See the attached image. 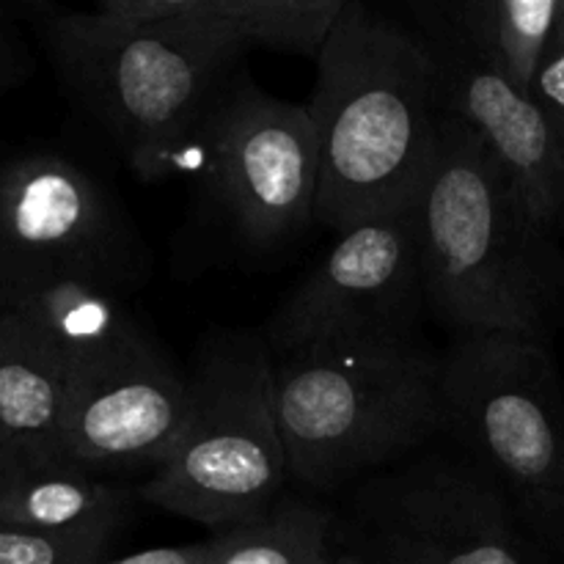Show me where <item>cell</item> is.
<instances>
[{
  "instance_id": "1",
  "label": "cell",
  "mask_w": 564,
  "mask_h": 564,
  "mask_svg": "<svg viewBox=\"0 0 564 564\" xmlns=\"http://www.w3.org/2000/svg\"><path fill=\"white\" fill-rule=\"evenodd\" d=\"M319 141L314 220L345 231L416 207L435 163L444 110L422 33L347 0L317 58Z\"/></svg>"
},
{
  "instance_id": "2",
  "label": "cell",
  "mask_w": 564,
  "mask_h": 564,
  "mask_svg": "<svg viewBox=\"0 0 564 564\" xmlns=\"http://www.w3.org/2000/svg\"><path fill=\"white\" fill-rule=\"evenodd\" d=\"M427 312L452 339L549 345L564 323V257L529 215L499 160L444 113L416 204Z\"/></svg>"
},
{
  "instance_id": "3",
  "label": "cell",
  "mask_w": 564,
  "mask_h": 564,
  "mask_svg": "<svg viewBox=\"0 0 564 564\" xmlns=\"http://www.w3.org/2000/svg\"><path fill=\"white\" fill-rule=\"evenodd\" d=\"M36 28L72 102L143 182L202 171L207 130L240 58L163 25L105 9L42 6Z\"/></svg>"
},
{
  "instance_id": "4",
  "label": "cell",
  "mask_w": 564,
  "mask_h": 564,
  "mask_svg": "<svg viewBox=\"0 0 564 564\" xmlns=\"http://www.w3.org/2000/svg\"><path fill=\"white\" fill-rule=\"evenodd\" d=\"M275 416L290 482L336 494L444 438V352L419 336L279 358Z\"/></svg>"
},
{
  "instance_id": "5",
  "label": "cell",
  "mask_w": 564,
  "mask_h": 564,
  "mask_svg": "<svg viewBox=\"0 0 564 564\" xmlns=\"http://www.w3.org/2000/svg\"><path fill=\"white\" fill-rule=\"evenodd\" d=\"M273 352L259 330H218L187 372L185 430L141 488L149 507L220 532L286 496Z\"/></svg>"
},
{
  "instance_id": "6",
  "label": "cell",
  "mask_w": 564,
  "mask_h": 564,
  "mask_svg": "<svg viewBox=\"0 0 564 564\" xmlns=\"http://www.w3.org/2000/svg\"><path fill=\"white\" fill-rule=\"evenodd\" d=\"M444 441L564 554V386L549 345L466 336L444 350Z\"/></svg>"
},
{
  "instance_id": "7",
  "label": "cell",
  "mask_w": 564,
  "mask_h": 564,
  "mask_svg": "<svg viewBox=\"0 0 564 564\" xmlns=\"http://www.w3.org/2000/svg\"><path fill=\"white\" fill-rule=\"evenodd\" d=\"M149 270L147 242L97 171L50 147L0 152V303L55 281L130 295Z\"/></svg>"
},
{
  "instance_id": "8",
  "label": "cell",
  "mask_w": 564,
  "mask_h": 564,
  "mask_svg": "<svg viewBox=\"0 0 564 564\" xmlns=\"http://www.w3.org/2000/svg\"><path fill=\"white\" fill-rule=\"evenodd\" d=\"M367 564H549L505 490L455 446L422 452L352 488Z\"/></svg>"
},
{
  "instance_id": "9",
  "label": "cell",
  "mask_w": 564,
  "mask_h": 564,
  "mask_svg": "<svg viewBox=\"0 0 564 564\" xmlns=\"http://www.w3.org/2000/svg\"><path fill=\"white\" fill-rule=\"evenodd\" d=\"M202 196L240 246L273 251L314 220L319 141L306 105L237 75L204 147Z\"/></svg>"
},
{
  "instance_id": "10",
  "label": "cell",
  "mask_w": 564,
  "mask_h": 564,
  "mask_svg": "<svg viewBox=\"0 0 564 564\" xmlns=\"http://www.w3.org/2000/svg\"><path fill=\"white\" fill-rule=\"evenodd\" d=\"M427 312L416 207L345 231L262 330L273 361L314 347L419 336Z\"/></svg>"
},
{
  "instance_id": "11",
  "label": "cell",
  "mask_w": 564,
  "mask_h": 564,
  "mask_svg": "<svg viewBox=\"0 0 564 564\" xmlns=\"http://www.w3.org/2000/svg\"><path fill=\"white\" fill-rule=\"evenodd\" d=\"M411 14L433 58L441 110L485 143L529 215L556 235L564 209V149L543 110L455 31L438 3H419Z\"/></svg>"
},
{
  "instance_id": "12",
  "label": "cell",
  "mask_w": 564,
  "mask_h": 564,
  "mask_svg": "<svg viewBox=\"0 0 564 564\" xmlns=\"http://www.w3.org/2000/svg\"><path fill=\"white\" fill-rule=\"evenodd\" d=\"M191 383L158 339L72 375L66 455L86 471L158 468L180 441Z\"/></svg>"
},
{
  "instance_id": "13",
  "label": "cell",
  "mask_w": 564,
  "mask_h": 564,
  "mask_svg": "<svg viewBox=\"0 0 564 564\" xmlns=\"http://www.w3.org/2000/svg\"><path fill=\"white\" fill-rule=\"evenodd\" d=\"M347 0H102L99 9L204 39L242 58L251 47L317 61Z\"/></svg>"
},
{
  "instance_id": "14",
  "label": "cell",
  "mask_w": 564,
  "mask_h": 564,
  "mask_svg": "<svg viewBox=\"0 0 564 564\" xmlns=\"http://www.w3.org/2000/svg\"><path fill=\"white\" fill-rule=\"evenodd\" d=\"M69 383V367L53 345L25 317L0 308V455L72 460Z\"/></svg>"
},
{
  "instance_id": "15",
  "label": "cell",
  "mask_w": 564,
  "mask_h": 564,
  "mask_svg": "<svg viewBox=\"0 0 564 564\" xmlns=\"http://www.w3.org/2000/svg\"><path fill=\"white\" fill-rule=\"evenodd\" d=\"M127 490L64 457L0 455V523L58 534H116Z\"/></svg>"
},
{
  "instance_id": "16",
  "label": "cell",
  "mask_w": 564,
  "mask_h": 564,
  "mask_svg": "<svg viewBox=\"0 0 564 564\" xmlns=\"http://www.w3.org/2000/svg\"><path fill=\"white\" fill-rule=\"evenodd\" d=\"M124 297L119 290L94 281H55L9 297L0 308L25 317L64 358L69 375H75L154 341Z\"/></svg>"
},
{
  "instance_id": "17",
  "label": "cell",
  "mask_w": 564,
  "mask_h": 564,
  "mask_svg": "<svg viewBox=\"0 0 564 564\" xmlns=\"http://www.w3.org/2000/svg\"><path fill=\"white\" fill-rule=\"evenodd\" d=\"M336 512L303 496H281L275 505L204 543L202 564H336L339 549Z\"/></svg>"
},
{
  "instance_id": "18",
  "label": "cell",
  "mask_w": 564,
  "mask_h": 564,
  "mask_svg": "<svg viewBox=\"0 0 564 564\" xmlns=\"http://www.w3.org/2000/svg\"><path fill=\"white\" fill-rule=\"evenodd\" d=\"M455 31L529 91L545 58L560 17V0H455L438 3Z\"/></svg>"
},
{
  "instance_id": "19",
  "label": "cell",
  "mask_w": 564,
  "mask_h": 564,
  "mask_svg": "<svg viewBox=\"0 0 564 564\" xmlns=\"http://www.w3.org/2000/svg\"><path fill=\"white\" fill-rule=\"evenodd\" d=\"M113 534H58L0 523V564H102Z\"/></svg>"
},
{
  "instance_id": "20",
  "label": "cell",
  "mask_w": 564,
  "mask_h": 564,
  "mask_svg": "<svg viewBox=\"0 0 564 564\" xmlns=\"http://www.w3.org/2000/svg\"><path fill=\"white\" fill-rule=\"evenodd\" d=\"M538 108L543 110L545 121L554 130L556 141L564 149V36L554 31L545 58L534 75L532 88H529Z\"/></svg>"
},
{
  "instance_id": "21",
  "label": "cell",
  "mask_w": 564,
  "mask_h": 564,
  "mask_svg": "<svg viewBox=\"0 0 564 564\" xmlns=\"http://www.w3.org/2000/svg\"><path fill=\"white\" fill-rule=\"evenodd\" d=\"M31 69L33 61L25 39L20 36V28L11 20L9 11L0 9V99L22 86Z\"/></svg>"
},
{
  "instance_id": "22",
  "label": "cell",
  "mask_w": 564,
  "mask_h": 564,
  "mask_svg": "<svg viewBox=\"0 0 564 564\" xmlns=\"http://www.w3.org/2000/svg\"><path fill=\"white\" fill-rule=\"evenodd\" d=\"M204 543L196 545H165V549H149L141 554L121 556L102 564H202Z\"/></svg>"
},
{
  "instance_id": "23",
  "label": "cell",
  "mask_w": 564,
  "mask_h": 564,
  "mask_svg": "<svg viewBox=\"0 0 564 564\" xmlns=\"http://www.w3.org/2000/svg\"><path fill=\"white\" fill-rule=\"evenodd\" d=\"M336 564H367V562H364V556H358L356 551L345 549V554L339 556V562H336Z\"/></svg>"
},
{
  "instance_id": "24",
  "label": "cell",
  "mask_w": 564,
  "mask_h": 564,
  "mask_svg": "<svg viewBox=\"0 0 564 564\" xmlns=\"http://www.w3.org/2000/svg\"><path fill=\"white\" fill-rule=\"evenodd\" d=\"M556 33L564 36V0H560V17H556Z\"/></svg>"
},
{
  "instance_id": "25",
  "label": "cell",
  "mask_w": 564,
  "mask_h": 564,
  "mask_svg": "<svg viewBox=\"0 0 564 564\" xmlns=\"http://www.w3.org/2000/svg\"><path fill=\"white\" fill-rule=\"evenodd\" d=\"M560 231L564 235V209H562V218H560Z\"/></svg>"
}]
</instances>
